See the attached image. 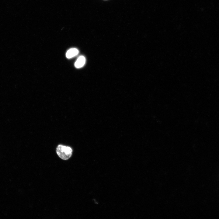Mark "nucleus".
<instances>
[{"instance_id": "7ed1b4c3", "label": "nucleus", "mask_w": 219, "mask_h": 219, "mask_svg": "<svg viewBox=\"0 0 219 219\" xmlns=\"http://www.w3.org/2000/svg\"><path fill=\"white\" fill-rule=\"evenodd\" d=\"M79 52L77 48H71L68 50L66 53V57L68 58H72L77 55Z\"/></svg>"}, {"instance_id": "f03ea898", "label": "nucleus", "mask_w": 219, "mask_h": 219, "mask_svg": "<svg viewBox=\"0 0 219 219\" xmlns=\"http://www.w3.org/2000/svg\"><path fill=\"white\" fill-rule=\"evenodd\" d=\"M85 62V57L83 56H80L76 61L75 64V66L77 68H81L84 65Z\"/></svg>"}, {"instance_id": "f257e3e1", "label": "nucleus", "mask_w": 219, "mask_h": 219, "mask_svg": "<svg viewBox=\"0 0 219 219\" xmlns=\"http://www.w3.org/2000/svg\"><path fill=\"white\" fill-rule=\"evenodd\" d=\"M72 150L70 147L62 145H59L56 149L57 153L61 158L66 160L69 159L71 156Z\"/></svg>"}]
</instances>
